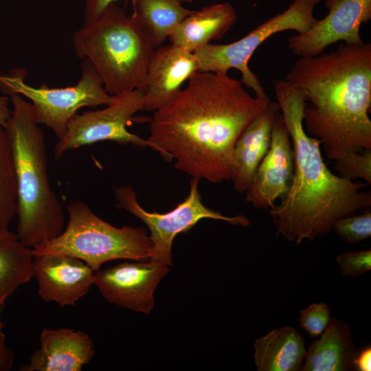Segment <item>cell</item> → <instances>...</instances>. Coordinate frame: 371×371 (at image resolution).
I'll use <instances>...</instances> for the list:
<instances>
[{"instance_id": "obj_7", "label": "cell", "mask_w": 371, "mask_h": 371, "mask_svg": "<svg viewBox=\"0 0 371 371\" xmlns=\"http://www.w3.org/2000/svg\"><path fill=\"white\" fill-rule=\"evenodd\" d=\"M81 78L77 84L66 87H34L25 82L24 69L0 74V89L6 95H20L32 106L38 124L49 128L59 139L66 133L78 111L85 106L109 104L113 96L106 91L102 80L91 63L83 59Z\"/></svg>"}, {"instance_id": "obj_32", "label": "cell", "mask_w": 371, "mask_h": 371, "mask_svg": "<svg viewBox=\"0 0 371 371\" xmlns=\"http://www.w3.org/2000/svg\"><path fill=\"white\" fill-rule=\"evenodd\" d=\"M179 3H182V2H188V3H190L192 1H193L194 0H175Z\"/></svg>"}, {"instance_id": "obj_13", "label": "cell", "mask_w": 371, "mask_h": 371, "mask_svg": "<svg viewBox=\"0 0 371 371\" xmlns=\"http://www.w3.org/2000/svg\"><path fill=\"white\" fill-rule=\"evenodd\" d=\"M294 173V153L281 113L271 132L270 147L245 191V200L258 210L271 209L289 191Z\"/></svg>"}, {"instance_id": "obj_28", "label": "cell", "mask_w": 371, "mask_h": 371, "mask_svg": "<svg viewBox=\"0 0 371 371\" xmlns=\"http://www.w3.org/2000/svg\"><path fill=\"white\" fill-rule=\"evenodd\" d=\"M118 0H86L84 12V23L98 19L107 8ZM133 3L135 0H131Z\"/></svg>"}, {"instance_id": "obj_9", "label": "cell", "mask_w": 371, "mask_h": 371, "mask_svg": "<svg viewBox=\"0 0 371 371\" xmlns=\"http://www.w3.org/2000/svg\"><path fill=\"white\" fill-rule=\"evenodd\" d=\"M199 180L192 177L187 197L172 210L162 214L146 211L139 205L136 192L131 186L114 188L117 207L137 216L148 227L153 243L150 260L172 266L171 250L175 238L180 233L189 231L201 219L223 221L244 227L251 225L249 218L243 215L224 216L205 206L199 192Z\"/></svg>"}, {"instance_id": "obj_3", "label": "cell", "mask_w": 371, "mask_h": 371, "mask_svg": "<svg viewBox=\"0 0 371 371\" xmlns=\"http://www.w3.org/2000/svg\"><path fill=\"white\" fill-rule=\"evenodd\" d=\"M276 102L288 129L294 153V173L288 192L270 209L276 235L300 244L332 230L340 218L371 206L366 183L333 173L324 161L318 139L309 135L303 123L306 98L286 79L273 80Z\"/></svg>"}, {"instance_id": "obj_31", "label": "cell", "mask_w": 371, "mask_h": 371, "mask_svg": "<svg viewBox=\"0 0 371 371\" xmlns=\"http://www.w3.org/2000/svg\"><path fill=\"white\" fill-rule=\"evenodd\" d=\"M12 113L10 96L0 95V125L5 126Z\"/></svg>"}, {"instance_id": "obj_1", "label": "cell", "mask_w": 371, "mask_h": 371, "mask_svg": "<svg viewBox=\"0 0 371 371\" xmlns=\"http://www.w3.org/2000/svg\"><path fill=\"white\" fill-rule=\"evenodd\" d=\"M188 81L155 111L150 148L192 177L231 181L236 140L271 100L252 96L227 74L197 71Z\"/></svg>"}, {"instance_id": "obj_30", "label": "cell", "mask_w": 371, "mask_h": 371, "mask_svg": "<svg viewBox=\"0 0 371 371\" xmlns=\"http://www.w3.org/2000/svg\"><path fill=\"white\" fill-rule=\"evenodd\" d=\"M355 370L370 371L371 370V348H364L357 352L354 360Z\"/></svg>"}, {"instance_id": "obj_21", "label": "cell", "mask_w": 371, "mask_h": 371, "mask_svg": "<svg viewBox=\"0 0 371 371\" xmlns=\"http://www.w3.org/2000/svg\"><path fill=\"white\" fill-rule=\"evenodd\" d=\"M32 249L16 234L0 230V304H4L19 286L34 276Z\"/></svg>"}, {"instance_id": "obj_5", "label": "cell", "mask_w": 371, "mask_h": 371, "mask_svg": "<svg viewBox=\"0 0 371 371\" xmlns=\"http://www.w3.org/2000/svg\"><path fill=\"white\" fill-rule=\"evenodd\" d=\"M76 55L88 60L111 95L144 89L152 54L157 46L143 24L116 3L84 23L72 37Z\"/></svg>"}, {"instance_id": "obj_12", "label": "cell", "mask_w": 371, "mask_h": 371, "mask_svg": "<svg viewBox=\"0 0 371 371\" xmlns=\"http://www.w3.org/2000/svg\"><path fill=\"white\" fill-rule=\"evenodd\" d=\"M169 270L168 265L152 260L124 262L95 271L94 284L109 302L149 314L155 291Z\"/></svg>"}, {"instance_id": "obj_15", "label": "cell", "mask_w": 371, "mask_h": 371, "mask_svg": "<svg viewBox=\"0 0 371 371\" xmlns=\"http://www.w3.org/2000/svg\"><path fill=\"white\" fill-rule=\"evenodd\" d=\"M197 71L198 63L194 53L171 43L157 47L147 70L144 110L155 111L161 108Z\"/></svg>"}, {"instance_id": "obj_27", "label": "cell", "mask_w": 371, "mask_h": 371, "mask_svg": "<svg viewBox=\"0 0 371 371\" xmlns=\"http://www.w3.org/2000/svg\"><path fill=\"white\" fill-rule=\"evenodd\" d=\"M337 262L343 276L363 275L371 269V251L343 252L337 257Z\"/></svg>"}, {"instance_id": "obj_25", "label": "cell", "mask_w": 371, "mask_h": 371, "mask_svg": "<svg viewBox=\"0 0 371 371\" xmlns=\"http://www.w3.org/2000/svg\"><path fill=\"white\" fill-rule=\"evenodd\" d=\"M332 229L345 243L357 244L371 236V212L366 210L360 214H351L337 220Z\"/></svg>"}, {"instance_id": "obj_22", "label": "cell", "mask_w": 371, "mask_h": 371, "mask_svg": "<svg viewBox=\"0 0 371 371\" xmlns=\"http://www.w3.org/2000/svg\"><path fill=\"white\" fill-rule=\"evenodd\" d=\"M133 13L161 45L179 25L193 12L175 0H135Z\"/></svg>"}, {"instance_id": "obj_19", "label": "cell", "mask_w": 371, "mask_h": 371, "mask_svg": "<svg viewBox=\"0 0 371 371\" xmlns=\"http://www.w3.org/2000/svg\"><path fill=\"white\" fill-rule=\"evenodd\" d=\"M321 335L310 344L301 370H355L354 360L357 352L348 324L332 318Z\"/></svg>"}, {"instance_id": "obj_17", "label": "cell", "mask_w": 371, "mask_h": 371, "mask_svg": "<svg viewBox=\"0 0 371 371\" xmlns=\"http://www.w3.org/2000/svg\"><path fill=\"white\" fill-rule=\"evenodd\" d=\"M280 111L277 102L271 101L238 137L233 150L232 180L234 189L245 193L271 144L274 122Z\"/></svg>"}, {"instance_id": "obj_10", "label": "cell", "mask_w": 371, "mask_h": 371, "mask_svg": "<svg viewBox=\"0 0 371 371\" xmlns=\"http://www.w3.org/2000/svg\"><path fill=\"white\" fill-rule=\"evenodd\" d=\"M112 96L111 102L104 109L77 114L71 120L66 133L54 146L56 160L67 151L103 141L150 148L147 139L130 133L126 128L134 120L133 115L144 110V89L124 91Z\"/></svg>"}, {"instance_id": "obj_24", "label": "cell", "mask_w": 371, "mask_h": 371, "mask_svg": "<svg viewBox=\"0 0 371 371\" xmlns=\"http://www.w3.org/2000/svg\"><path fill=\"white\" fill-rule=\"evenodd\" d=\"M335 161L334 169L339 177L350 181L360 179L371 185V149L347 153Z\"/></svg>"}, {"instance_id": "obj_8", "label": "cell", "mask_w": 371, "mask_h": 371, "mask_svg": "<svg viewBox=\"0 0 371 371\" xmlns=\"http://www.w3.org/2000/svg\"><path fill=\"white\" fill-rule=\"evenodd\" d=\"M321 0H294L283 12L267 19L240 39L229 44L210 43L194 52L199 71L227 74L235 69L241 74L240 82L262 99H269L258 78L249 67L253 54L274 34L293 30L307 31L317 21L313 12Z\"/></svg>"}, {"instance_id": "obj_14", "label": "cell", "mask_w": 371, "mask_h": 371, "mask_svg": "<svg viewBox=\"0 0 371 371\" xmlns=\"http://www.w3.org/2000/svg\"><path fill=\"white\" fill-rule=\"evenodd\" d=\"M33 271L40 297L62 307L74 306L94 284L95 271L82 260L70 256L36 255Z\"/></svg>"}, {"instance_id": "obj_23", "label": "cell", "mask_w": 371, "mask_h": 371, "mask_svg": "<svg viewBox=\"0 0 371 371\" xmlns=\"http://www.w3.org/2000/svg\"><path fill=\"white\" fill-rule=\"evenodd\" d=\"M17 214V190L11 146L0 125V230H9Z\"/></svg>"}, {"instance_id": "obj_2", "label": "cell", "mask_w": 371, "mask_h": 371, "mask_svg": "<svg viewBox=\"0 0 371 371\" xmlns=\"http://www.w3.org/2000/svg\"><path fill=\"white\" fill-rule=\"evenodd\" d=\"M285 79L304 94V129L328 159L371 149L370 43L299 58Z\"/></svg>"}, {"instance_id": "obj_29", "label": "cell", "mask_w": 371, "mask_h": 371, "mask_svg": "<svg viewBox=\"0 0 371 371\" xmlns=\"http://www.w3.org/2000/svg\"><path fill=\"white\" fill-rule=\"evenodd\" d=\"M4 306V304H0V371H9L13 368L14 355L12 350L7 346L3 333L5 324L1 319V316Z\"/></svg>"}, {"instance_id": "obj_6", "label": "cell", "mask_w": 371, "mask_h": 371, "mask_svg": "<svg viewBox=\"0 0 371 371\" xmlns=\"http://www.w3.org/2000/svg\"><path fill=\"white\" fill-rule=\"evenodd\" d=\"M68 223L57 237L32 249L34 256L63 254L78 258L95 272L109 261L149 260L153 243L141 227H115L79 200L66 207Z\"/></svg>"}, {"instance_id": "obj_26", "label": "cell", "mask_w": 371, "mask_h": 371, "mask_svg": "<svg viewBox=\"0 0 371 371\" xmlns=\"http://www.w3.org/2000/svg\"><path fill=\"white\" fill-rule=\"evenodd\" d=\"M330 320V311L324 302L313 303L300 311L299 322L311 338L321 335Z\"/></svg>"}, {"instance_id": "obj_18", "label": "cell", "mask_w": 371, "mask_h": 371, "mask_svg": "<svg viewBox=\"0 0 371 371\" xmlns=\"http://www.w3.org/2000/svg\"><path fill=\"white\" fill-rule=\"evenodd\" d=\"M236 21V12L230 3H215L193 11L168 38L171 44L194 53L224 36Z\"/></svg>"}, {"instance_id": "obj_20", "label": "cell", "mask_w": 371, "mask_h": 371, "mask_svg": "<svg viewBox=\"0 0 371 371\" xmlns=\"http://www.w3.org/2000/svg\"><path fill=\"white\" fill-rule=\"evenodd\" d=\"M254 360L258 371H298L306 358L305 341L293 326L273 329L256 340Z\"/></svg>"}, {"instance_id": "obj_4", "label": "cell", "mask_w": 371, "mask_h": 371, "mask_svg": "<svg viewBox=\"0 0 371 371\" xmlns=\"http://www.w3.org/2000/svg\"><path fill=\"white\" fill-rule=\"evenodd\" d=\"M10 96L12 113L4 126L12 153L17 190L16 236L34 249L65 229L63 205L51 187L43 130L30 102Z\"/></svg>"}, {"instance_id": "obj_11", "label": "cell", "mask_w": 371, "mask_h": 371, "mask_svg": "<svg viewBox=\"0 0 371 371\" xmlns=\"http://www.w3.org/2000/svg\"><path fill=\"white\" fill-rule=\"evenodd\" d=\"M327 15L305 32L288 38L291 52L300 57H313L329 45L343 41L350 45L364 42L361 37V25L371 19V0H326Z\"/></svg>"}, {"instance_id": "obj_16", "label": "cell", "mask_w": 371, "mask_h": 371, "mask_svg": "<svg viewBox=\"0 0 371 371\" xmlns=\"http://www.w3.org/2000/svg\"><path fill=\"white\" fill-rule=\"evenodd\" d=\"M95 354L91 337L82 330L43 328L40 347L20 371H80Z\"/></svg>"}]
</instances>
